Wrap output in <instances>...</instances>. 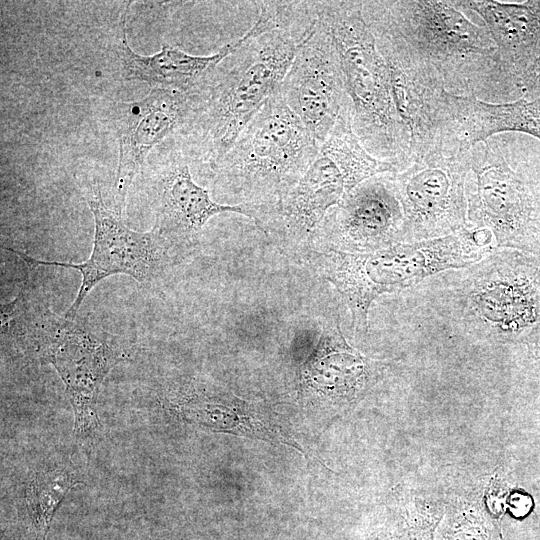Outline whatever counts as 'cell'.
<instances>
[{"label":"cell","mask_w":540,"mask_h":540,"mask_svg":"<svg viewBox=\"0 0 540 540\" xmlns=\"http://www.w3.org/2000/svg\"><path fill=\"white\" fill-rule=\"evenodd\" d=\"M317 23L315 1H265L234 50L191 93L181 138L191 158L212 170L242 129L279 90L299 48Z\"/></svg>","instance_id":"6da1fadb"},{"label":"cell","mask_w":540,"mask_h":540,"mask_svg":"<svg viewBox=\"0 0 540 540\" xmlns=\"http://www.w3.org/2000/svg\"><path fill=\"white\" fill-rule=\"evenodd\" d=\"M387 64L430 87L486 102L520 97L484 24L450 1H362Z\"/></svg>","instance_id":"7a4b0ae2"},{"label":"cell","mask_w":540,"mask_h":540,"mask_svg":"<svg viewBox=\"0 0 540 540\" xmlns=\"http://www.w3.org/2000/svg\"><path fill=\"white\" fill-rule=\"evenodd\" d=\"M1 333L28 356L51 364L65 385L78 439L101 427L94 409L110 370L129 353L127 341L88 322L56 314L30 281L1 306Z\"/></svg>","instance_id":"3957f363"},{"label":"cell","mask_w":540,"mask_h":540,"mask_svg":"<svg viewBox=\"0 0 540 540\" xmlns=\"http://www.w3.org/2000/svg\"><path fill=\"white\" fill-rule=\"evenodd\" d=\"M336 48L351 106L352 128L375 158L397 172L411 162V135L396 109L388 65L365 21L362 1H315Z\"/></svg>","instance_id":"277c9868"},{"label":"cell","mask_w":540,"mask_h":540,"mask_svg":"<svg viewBox=\"0 0 540 540\" xmlns=\"http://www.w3.org/2000/svg\"><path fill=\"white\" fill-rule=\"evenodd\" d=\"M497 249L488 229L464 228L451 235L397 243L367 253L330 248L320 254L323 277L340 293L352 316L355 333L364 334L372 302L445 270L474 264Z\"/></svg>","instance_id":"5b68a950"},{"label":"cell","mask_w":540,"mask_h":540,"mask_svg":"<svg viewBox=\"0 0 540 540\" xmlns=\"http://www.w3.org/2000/svg\"><path fill=\"white\" fill-rule=\"evenodd\" d=\"M441 277L451 317L480 339L524 341L540 321L539 255L496 249Z\"/></svg>","instance_id":"8992f818"},{"label":"cell","mask_w":540,"mask_h":540,"mask_svg":"<svg viewBox=\"0 0 540 540\" xmlns=\"http://www.w3.org/2000/svg\"><path fill=\"white\" fill-rule=\"evenodd\" d=\"M319 147L277 91L245 125L212 171L240 204L267 209L296 185Z\"/></svg>","instance_id":"52a82bcc"},{"label":"cell","mask_w":540,"mask_h":540,"mask_svg":"<svg viewBox=\"0 0 540 540\" xmlns=\"http://www.w3.org/2000/svg\"><path fill=\"white\" fill-rule=\"evenodd\" d=\"M469 152L434 148L391 174L404 215L402 243L441 238L469 227L465 193Z\"/></svg>","instance_id":"ba28073f"},{"label":"cell","mask_w":540,"mask_h":540,"mask_svg":"<svg viewBox=\"0 0 540 540\" xmlns=\"http://www.w3.org/2000/svg\"><path fill=\"white\" fill-rule=\"evenodd\" d=\"M88 206L94 218L95 232L90 257L82 263L40 260L5 247L30 267L59 266L75 269L81 274L76 298L64 313L68 318L76 317L89 292L109 276L125 274L143 285L154 283L169 262L172 246L155 227L147 232L130 229L121 214L105 205L101 194L90 197Z\"/></svg>","instance_id":"9c48e42d"},{"label":"cell","mask_w":540,"mask_h":540,"mask_svg":"<svg viewBox=\"0 0 540 540\" xmlns=\"http://www.w3.org/2000/svg\"><path fill=\"white\" fill-rule=\"evenodd\" d=\"M469 162L472 176L465 186L468 226L490 230L498 249L531 253L538 199L528 182L488 139L470 148Z\"/></svg>","instance_id":"30bf717a"},{"label":"cell","mask_w":540,"mask_h":540,"mask_svg":"<svg viewBox=\"0 0 540 540\" xmlns=\"http://www.w3.org/2000/svg\"><path fill=\"white\" fill-rule=\"evenodd\" d=\"M278 92L319 144L324 142L342 115L351 113L336 48L318 18L295 55Z\"/></svg>","instance_id":"8fae6325"},{"label":"cell","mask_w":540,"mask_h":540,"mask_svg":"<svg viewBox=\"0 0 540 540\" xmlns=\"http://www.w3.org/2000/svg\"><path fill=\"white\" fill-rule=\"evenodd\" d=\"M191 111V93L165 88H152L137 101L110 104L108 122L118 142L113 191L119 214L123 215L128 190L149 152L168 136L182 138Z\"/></svg>","instance_id":"7c38bea8"},{"label":"cell","mask_w":540,"mask_h":540,"mask_svg":"<svg viewBox=\"0 0 540 540\" xmlns=\"http://www.w3.org/2000/svg\"><path fill=\"white\" fill-rule=\"evenodd\" d=\"M391 174L360 183L327 213L324 227L337 250L367 253L402 243L404 215Z\"/></svg>","instance_id":"4fadbf2b"},{"label":"cell","mask_w":540,"mask_h":540,"mask_svg":"<svg viewBox=\"0 0 540 540\" xmlns=\"http://www.w3.org/2000/svg\"><path fill=\"white\" fill-rule=\"evenodd\" d=\"M190 155L184 147L175 150L160 167L151 190L155 225L171 244L195 243L210 218L231 212L256 219L257 208L214 201L208 190L198 185L190 171Z\"/></svg>","instance_id":"5bb4252c"},{"label":"cell","mask_w":540,"mask_h":540,"mask_svg":"<svg viewBox=\"0 0 540 540\" xmlns=\"http://www.w3.org/2000/svg\"><path fill=\"white\" fill-rule=\"evenodd\" d=\"M358 185L340 162L320 146L300 180L266 210L259 224L280 228L294 237H308L326 214Z\"/></svg>","instance_id":"9a60e30c"},{"label":"cell","mask_w":540,"mask_h":540,"mask_svg":"<svg viewBox=\"0 0 540 540\" xmlns=\"http://www.w3.org/2000/svg\"><path fill=\"white\" fill-rule=\"evenodd\" d=\"M180 417L202 429L283 443L301 450L277 414L211 385L193 386L175 404Z\"/></svg>","instance_id":"2e32d148"},{"label":"cell","mask_w":540,"mask_h":540,"mask_svg":"<svg viewBox=\"0 0 540 540\" xmlns=\"http://www.w3.org/2000/svg\"><path fill=\"white\" fill-rule=\"evenodd\" d=\"M476 13L494 41L502 67L520 93L524 76L540 58V0L505 3L494 0L450 1Z\"/></svg>","instance_id":"e0dca14e"},{"label":"cell","mask_w":540,"mask_h":540,"mask_svg":"<svg viewBox=\"0 0 540 540\" xmlns=\"http://www.w3.org/2000/svg\"><path fill=\"white\" fill-rule=\"evenodd\" d=\"M123 11L116 42V56L122 77L128 81L145 82L152 88H165L182 93L193 92L236 47L238 39L223 46L212 55L188 54L163 43L159 52L141 55L129 45L126 16Z\"/></svg>","instance_id":"ac0fdd59"},{"label":"cell","mask_w":540,"mask_h":540,"mask_svg":"<svg viewBox=\"0 0 540 540\" xmlns=\"http://www.w3.org/2000/svg\"><path fill=\"white\" fill-rule=\"evenodd\" d=\"M367 367L363 356L345 340L337 316L332 317L299 370V387L319 397L348 399L364 385Z\"/></svg>","instance_id":"d6986e66"},{"label":"cell","mask_w":540,"mask_h":540,"mask_svg":"<svg viewBox=\"0 0 540 540\" xmlns=\"http://www.w3.org/2000/svg\"><path fill=\"white\" fill-rule=\"evenodd\" d=\"M448 119L452 136L466 147L501 132H522L540 140V95L496 103L451 94Z\"/></svg>","instance_id":"ffe728a7"},{"label":"cell","mask_w":540,"mask_h":540,"mask_svg":"<svg viewBox=\"0 0 540 540\" xmlns=\"http://www.w3.org/2000/svg\"><path fill=\"white\" fill-rule=\"evenodd\" d=\"M68 466H55L34 474L25 488L27 518L40 540H46L53 516L77 481Z\"/></svg>","instance_id":"44dd1931"},{"label":"cell","mask_w":540,"mask_h":540,"mask_svg":"<svg viewBox=\"0 0 540 540\" xmlns=\"http://www.w3.org/2000/svg\"><path fill=\"white\" fill-rule=\"evenodd\" d=\"M540 95V58L534 63L523 78L520 97L528 100Z\"/></svg>","instance_id":"7402d4cb"},{"label":"cell","mask_w":540,"mask_h":540,"mask_svg":"<svg viewBox=\"0 0 540 540\" xmlns=\"http://www.w3.org/2000/svg\"><path fill=\"white\" fill-rule=\"evenodd\" d=\"M531 253L540 256V200L536 202L532 222V247Z\"/></svg>","instance_id":"603a6c76"}]
</instances>
